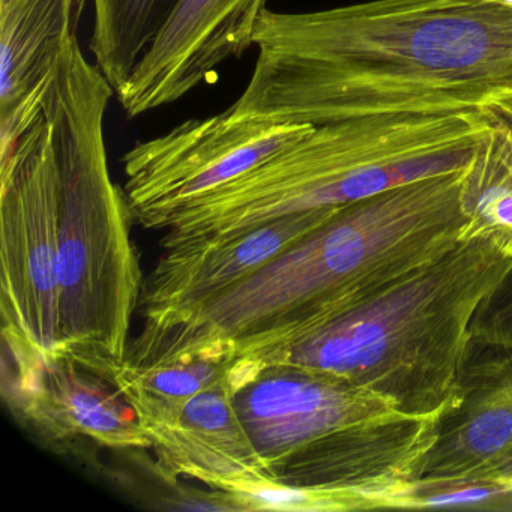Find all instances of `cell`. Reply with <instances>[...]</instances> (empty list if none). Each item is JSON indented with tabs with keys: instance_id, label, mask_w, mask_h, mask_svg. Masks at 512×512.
<instances>
[{
	"instance_id": "obj_11",
	"label": "cell",
	"mask_w": 512,
	"mask_h": 512,
	"mask_svg": "<svg viewBox=\"0 0 512 512\" xmlns=\"http://www.w3.org/2000/svg\"><path fill=\"white\" fill-rule=\"evenodd\" d=\"M511 476L512 350L470 340L419 478Z\"/></svg>"
},
{
	"instance_id": "obj_16",
	"label": "cell",
	"mask_w": 512,
	"mask_h": 512,
	"mask_svg": "<svg viewBox=\"0 0 512 512\" xmlns=\"http://www.w3.org/2000/svg\"><path fill=\"white\" fill-rule=\"evenodd\" d=\"M176 4L178 0H94L89 49L116 97L124 91Z\"/></svg>"
},
{
	"instance_id": "obj_19",
	"label": "cell",
	"mask_w": 512,
	"mask_h": 512,
	"mask_svg": "<svg viewBox=\"0 0 512 512\" xmlns=\"http://www.w3.org/2000/svg\"><path fill=\"white\" fill-rule=\"evenodd\" d=\"M233 359V355L194 356L148 368L121 367L115 386L121 394L137 392L158 400L184 401L220 383Z\"/></svg>"
},
{
	"instance_id": "obj_8",
	"label": "cell",
	"mask_w": 512,
	"mask_h": 512,
	"mask_svg": "<svg viewBox=\"0 0 512 512\" xmlns=\"http://www.w3.org/2000/svg\"><path fill=\"white\" fill-rule=\"evenodd\" d=\"M313 128L224 110L137 142L122 158L133 220L155 230L173 212L256 169Z\"/></svg>"
},
{
	"instance_id": "obj_22",
	"label": "cell",
	"mask_w": 512,
	"mask_h": 512,
	"mask_svg": "<svg viewBox=\"0 0 512 512\" xmlns=\"http://www.w3.org/2000/svg\"><path fill=\"white\" fill-rule=\"evenodd\" d=\"M497 4L506 5V7L512 8V0H494Z\"/></svg>"
},
{
	"instance_id": "obj_15",
	"label": "cell",
	"mask_w": 512,
	"mask_h": 512,
	"mask_svg": "<svg viewBox=\"0 0 512 512\" xmlns=\"http://www.w3.org/2000/svg\"><path fill=\"white\" fill-rule=\"evenodd\" d=\"M488 110V109H487ZM490 112L464 178L460 241H482L512 259V125Z\"/></svg>"
},
{
	"instance_id": "obj_21",
	"label": "cell",
	"mask_w": 512,
	"mask_h": 512,
	"mask_svg": "<svg viewBox=\"0 0 512 512\" xmlns=\"http://www.w3.org/2000/svg\"><path fill=\"white\" fill-rule=\"evenodd\" d=\"M482 109L491 110L512 125V88L493 92L485 101Z\"/></svg>"
},
{
	"instance_id": "obj_17",
	"label": "cell",
	"mask_w": 512,
	"mask_h": 512,
	"mask_svg": "<svg viewBox=\"0 0 512 512\" xmlns=\"http://www.w3.org/2000/svg\"><path fill=\"white\" fill-rule=\"evenodd\" d=\"M377 509H425L467 506L511 509V478H442L403 482L376 497Z\"/></svg>"
},
{
	"instance_id": "obj_1",
	"label": "cell",
	"mask_w": 512,
	"mask_h": 512,
	"mask_svg": "<svg viewBox=\"0 0 512 512\" xmlns=\"http://www.w3.org/2000/svg\"><path fill=\"white\" fill-rule=\"evenodd\" d=\"M235 116L317 125L478 112L512 88V8L494 0H371L266 10Z\"/></svg>"
},
{
	"instance_id": "obj_13",
	"label": "cell",
	"mask_w": 512,
	"mask_h": 512,
	"mask_svg": "<svg viewBox=\"0 0 512 512\" xmlns=\"http://www.w3.org/2000/svg\"><path fill=\"white\" fill-rule=\"evenodd\" d=\"M338 209L299 212L247 232L164 250L143 280L142 316L188 307L236 283L322 226Z\"/></svg>"
},
{
	"instance_id": "obj_5",
	"label": "cell",
	"mask_w": 512,
	"mask_h": 512,
	"mask_svg": "<svg viewBox=\"0 0 512 512\" xmlns=\"http://www.w3.org/2000/svg\"><path fill=\"white\" fill-rule=\"evenodd\" d=\"M487 109L371 116L317 125L235 181L161 220L164 250L247 232L269 221L341 208L469 163Z\"/></svg>"
},
{
	"instance_id": "obj_4",
	"label": "cell",
	"mask_w": 512,
	"mask_h": 512,
	"mask_svg": "<svg viewBox=\"0 0 512 512\" xmlns=\"http://www.w3.org/2000/svg\"><path fill=\"white\" fill-rule=\"evenodd\" d=\"M113 95L74 35L43 103L58 169L59 356L115 385L145 278L133 215L107 161L104 116Z\"/></svg>"
},
{
	"instance_id": "obj_12",
	"label": "cell",
	"mask_w": 512,
	"mask_h": 512,
	"mask_svg": "<svg viewBox=\"0 0 512 512\" xmlns=\"http://www.w3.org/2000/svg\"><path fill=\"white\" fill-rule=\"evenodd\" d=\"M2 394L11 410L44 439L86 437L106 448H152L119 389L68 356L29 365L4 361Z\"/></svg>"
},
{
	"instance_id": "obj_20",
	"label": "cell",
	"mask_w": 512,
	"mask_h": 512,
	"mask_svg": "<svg viewBox=\"0 0 512 512\" xmlns=\"http://www.w3.org/2000/svg\"><path fill=\"white\" fill-rule=\"evenodd\" d=\"M470 340L512 350V262L473 314Z\"/></svg>"
},
{
	"instance_id": "obj_14",
	"label": "cell",
	"mask_w": 512,
	"mask_h": 512,
	"mask_svg": "<svg viewBox=\"0 0 512 512\" xmlns=\"http://www.w3.org/2000/svg\"><path fill=\"white\" fill-rule=\"evenodd\" d=\"M86 0H0V158L43 116L56 62Z\"/></svg>"
},
{
	"instance_id": "obj_18",
	"label": "cell",
	"mask_w": 512,
	"mask_h": 512,
	"mask_svg": "<svg viewBox=\"0 0 512 512\" xmlns=\"http://www.w3.org/2000/svg\"><path fill=\"white\" fill-rule=\"evenodd\" d=\"M223 491L232 494L242 512L295 511L337 512L376 509L368 494L343 488L301 487L274 479H239L230 482Z\"/></svg>"
},
{
	"instance_id": "obj_7",
	"label": "cell",
	"mask_w": 512,
	"mask_h": 512,
	"mask_svg": "<svg viewBox=\"0 0 512 512\" xmlns=\"http://www.w3.org/2000/svg\"><path fill=\"white\" fill-rule=\"evenodd\" d=\"M0 260L4 361L59 356L58 169L41 116L0 158Z\"/></svg>"
},
{
	"instance_id": "obj_9",
	"label": "cell",
	"mask_w": 512,
	"mask_h": 512,
	"mask_svg": "<svg viewBox=\"0 0 512 512\" xmlns=\"http://www.w3.org/2000/svg\"><path fill=\"white\" fill-rule=\"evenodd\" d=\"M268 0H178L118 95L128 118L169 106L211 82L254 46Z\"/></svg>"
},
{
	"instance_id": "obj_6",
	"label": "cell",
	"mask_w": 512,
	"mask_h": 512,
	"mask_svg": "<svg viewBox=\"0 0 512 512\" xmlns=\"http://www.w3.org/2000/svg\"><path fill=\"white\" fill-rule=\"evenodd\" d=\"M268 478L373 497L421 475L436 419L406 415L344 380L266 367L233 395Z\"/></svg>"
},
{
	"instance_id": "obj_2",
	"label": "cell",
	"mask_w": 512,
	"mask_h": 512,
	"mask_svg": "<svg viewBox=\"0 0 512 512\" xmlns=\"http://www.w3.org/2000/svg\"><path fill=\"white\" fill-rule=\"evenodd\" d=\"M467 166L343 206L236 283L188 307L146 314L122 367L236 356L316 325L433 262L460 242Z\"/></svg>"
},
{
	"instance_id": "obj_3",
	"label": "cell",
	"mask_w": 512,
	"mask_h": 512,
	"mask_svg": "<svg viewBox=\"0 0 512 512\" xmlns=\"http://www.w3.org/2000/svg\"><path fill=\"white\" fill-rule=\"evenodd\" d=\"M512 259L460 241L433 262L316 325L235 356L251 380L266 367L326 374L419 418L440 415L470 343L479 302Z\"/></svg>"
},
{
	"instance_id": "obj_10",
	"label": "cell",
	"mask_w": 512,
	"mask_h": 512,
	"mask_svg": "<svg viewBox=\"0 0 512 512\" xmlns=\"http://www.w3.org/2000/svg\"><path fill=\"white\" fill-rule=\"evenodd\" d=\"M157 454V472L169 484L188 476L223 490L239 479L268 476L248 436L226 377L184 401L124 392Z\"/></svg>"
}]
</instances>
